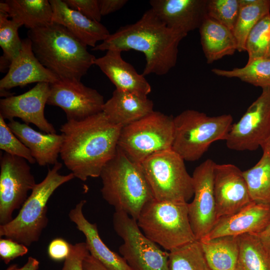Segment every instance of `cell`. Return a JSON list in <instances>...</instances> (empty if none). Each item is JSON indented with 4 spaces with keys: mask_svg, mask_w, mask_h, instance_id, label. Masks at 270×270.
<instances>
[{
    "mask_svg": "<svg viewBox=\"0 0 270 270\" xmlns=\"http://www.w3.org/2000/svg\"><path fill=\"white\" fill-rule=\"evenodd\" d=\"M122 127L103 112L80 120H67L60 128L64 140L60 156L75 178L86 181L100 176L114 156Z\"/></svg>",
    "mask_w": 270,
    "mask_h": 270,
    "instance_id": "obj_1",
    "label": "cell"
},
{
    "mask_svg": "<svg viewBox=\"0 0 270 270\" xmlns=\"http://www.w3.org/2000/svg\"><path fill=\"white\" fill-rule=\"evenodd\" d=\"M187 35L168 27L150 8L136 22L120 27L92 50H134L145 56L142 74H166L175 66L180 41Z\"/></svg>",
    "mask_w": 270,
    "mask_h": 270,
    "instance_id": "obj_2",
    "label": "cell"
},
{
    "mask_svg": "<svg viewBox=\"0 0 270 270\" xmlns=\"http://www.w3.org/2000/svg\"><path fill=\"white\" fill-rule=\"evenodd\" d=\"M27 36L37 59L59 80H80L94 64L87 46L60 24L29 30Z\"/></svg>",
    "mask_w": 270,
    "mask_h": 270,
    "instance_id": "obj_3",
    "label": "cell"
},
{
    "mask_svg": "<svg viewBox=\"0 0 270 270\" xmlns=\"http://www.w3.org/2000/svg\"><path fill=\"white\" fill-rule=\"evenodd\" d=\"M100 176L103 198L115 211L124 212L136 220L143 207L154 198L140 164L118 147Z\"/></svg>",
    "mask_w": 270,
    "mask_h": 270,
    "instance_id": "obj_4",
    "label": "cell"
},
{
    "mask_svg": "<svg viewBox=\"0 0 270 270\" xmlns=\"http://www.w3.org/2000/svg\"><path fill=\"white\" fill-rule=\"evenodd\" d=\"M59 162L48 169L46 176L36 184L20 208L18 214L8 223L0 225V236H4L26 246L38 242L48 224L47 204L54 191L75 177L72 172L60 174Z\"/></svg>",
    "mask_w": 270,
    "mask_h": 270,
    "instance_id": "obj_5",
    "label": "cell"
},
{
    "mask_svg": "<svg viewBox=\"0 0 270 270\" xmlns=\"http://www.w3.org/2000/svg\"><path fill=\"white\" fill-rule=\"evenodd\" d=\"M232 120L230 114L210 116L196 110H185L174 117L172 150L184 160H197L212 144L226 140Z\"/></svg>",
    "mask_w": 270,
    "mask_h": 270,
    "instance_id": "obj_6",
    "label": "cell"
},
{
    "mask_svg": "<svg viewBox=\"0 0 270 270\" xmlns=\"http://www.w3.org/2000/svg\"><path fill=\"white\" fill-rule=\"evenodd\" d=\"M136 221L148 238L169 252L196 240L188 202L154 198L143 207Z\"/></svg>",
    "mask_w": 270,
    "mask_h": 270,
    "instance_id": "obj_7",
    "label": "cell"
},
{
    "mask_svg": "<svg viewBox=\"0 0 270 270\" xmlns=\"http://www.w3.org/2000/svg\"><path fill=\"white\" fill-rule=\"evenodd\" d=\"M172 149L155 153L140 164L154 199L188 202L194 196L192 176Z\"/></svg>",
    "mask_w": 270,
    "mask_h": 270,
    "instance_id": "obj_8",
    "label": "cell"
},
{
    "mask_svg": "<svg viewBox=\"0 0 270 270\" xmlns=\"http://www.w3.org/2000/svg\"><path fill=\"white\" fill-rule=\"evenodd\" d=\"M174 117L153 111L122 128L118 147L132 162L140 164L149 156L172 149Z\"/></svg>",
    "mask_w": 270,
    "mask_h": 270,
    "instance_id": "obj_9",
    "label": "cell"
},
{
    "mask_svg": "<svg viewBox=\"0 0 270 270\" xmlns=\"http://www.w3.org/2000/svg\"><path fill=\"white\" fill-rule=\"evenodd\" d=\"M112 222L116 232L124 241L119 252L133 270H170L169 252L148 238L136 220L124 212L115 211Z\"/></svg>",
    "mask_w": 270,
    "mask_h": 270,
    "instance_id": "obj_10",
    "label": "cell"
},
{
    "mask_svg": "<svg viewBox=\"0 0 270 270\" xmlns=\"http://www.w3.org/2000/svg\"><path fill=\"white\" fill-rule=\"evenodd\" d=\"M29 163L6 152L0 160V225L12 219L15 210L22 208L36 184Z\"/></svg>",
    "mask_w": 270,
    "mask_h": 270,
    "instance_id": "obj_11",
    "label": "cell"
},
{
    "mask_svg": "<svg viewBox=\"0 0 270 270\" xmlns=\"http://www.w3.org/2000/svg\"><path fill=\"white\" fill-rule=\"evenodd\" d=\"M262 90L240 120L232 124L225 140L228 148L253 151L266 138L270 130V88Z\"/></svg>",
    "mask_w": 270,
    "mask_h": 270,
    "instance_id": "obj_12",
    "label": "cell"
},
{
    "mask_svg": "<svg viewBox=\"0 0 270 270\" xmlns=\"http://www.w3.org/2000/svg\"><path fill=\"white\" fill-rule=\"evenodd\" d=\"M215 164L212 160L207 159L196 168L192 176L194 198L188 203V217L198 240L209 233L217 220L214 191Z\"/></svg>",
    "mask_w": 270,
    "mask_h": 270,
    "instance_id": "obj_13",
    "label": "cell"
},
{
    "mask_svg": "<svg viewBox=\"0 0 270 270\" xmlns=\"http://www.w3.org/2000/svg\"><path fill=\"white\" fill-rule=\"evenodd\" d=\"M104 96L80 80H58L50 84L47 104L61 108L67 120H80L102 112Z\"/></svg>",
    "mask_w": 270,
    "mask_h": 270,
    "instance_id": "obj_14",
    "label": "cell"
},
{
    "mask_svg": "<svg viewBox=\"0 0 270 270\" xmlns=\"http://www.w3.org/2000/svg\"><path fill=\"white\" fill-rule=\"evenodd\" d=\"M214 191L217 220L234 214L253 202L243 171L233 164L216 163Z\"/></svg>",
    "mask_w": 270,
    "mask_h": 270,
    "instance_id": "obj_15",
    "label": "cell"
},
{
    "mask_svg": "<svg viewBox=\"0 0 270 270\" xmlns=\"http://www.w3.org/2000/svg\"><path fill=\"white\" fill-rule=\"evenodd\" d=\"M50 94V84L39 82L26 92L0 100V116L9 121L15 118L32 124L48 134H56L54 126L44 116V108Z\"/></svg>",
    "mask_w": 270,
    "mask_h": 270,
    "instance_id": "obj_16",
    "label": "cell"
},
{
    "mask_svg": "<svg viewBox=\"0 0 270 270\" xmlns=\"http://www.w3.org/2000/svg\"><path fill=\"white\" fill-rule=\"evenodd\" d=\"M149 3L168 27L186 35L199 29L208 16L207 0H150Z\"/></svg>",
    "mask_w": 270,
    "mask_h": 270,
    "instance_id": "obj_17",
    "label": "cell"
},
{
    "mask_svg": "<svg viewBox=\"0 0 270 270\" xmlns=\"http://www.w3.org/2000/svg\"><path fill=\"white\" fill-rule=\"evenodd\" d=\"M270 224V205L252 202L237 212L218 220L209 233L200 240L223 236L258 234Z\"/></svg>",
    "mask_w": 270,
    "mask_h": 270,
    "instance_id": "obj_18",
    "label": "cell"
},
{
    "mask_svg": "<svg viewBox=\"0 0 270 270\" xmlns=\"http://www.w3.org/2000/svg\"><path fill=\"white\" fill-rule=\"evenodd\" d=\"M59 78L46 68L37 59L32 48L30 40H22V48L11 62L6 74L0 80V91H8L30 84H52Z\"/></svg>",
    "mask_w": 270,
    "mask_h": 270,
    "instance_id": "obj_19",
    "label": "cell"
},
{
    "mask_svg": "<svg viewBox=\"0 0 270 270\" xmlns=\"http://www.w3.org/2000/svg\"><path fill=\"white\" fill-rule=\"evenodd\" d=\"M122 52L108 50L100 58H96L94 64L107 76L116 90L148 96L152 87L142 74L122 56Z\"/></svg>",
    "mask_w": 270,
    "mask_h": 270,
    "instance_id": "obj_20",
    "label": "cell"
},
{
    "mask_svg": "<svg viewBox=\"0 0 270 270\" xmlns=\"http://www.w3.org/2000/svg\"><path fill=\"white\" fill-rule=\"evenodd\" d=\"M52 8V22L64 26L86 46L92 48L110 34L100 22L92 20L69 8L64 0H49Z\"/></svg>",
    "mask_w": 270,
    "mask_h": 270,
    "instance_id": "obj_21",
    "label": "cell"
},
{
    "mask_svg": "<svg viewBox=\"0 0 270 270\" xmlns=\"http://www.w3.org/2000/svg\"><path fill=\"white\" fill-rule=\"evenodd\" d=\"M86 202V200H81L70 210L68 217L84 235L90 254L108 270H133L122 256L111 250L103 242L96 224L89 222L84 217L82 209Z\"/></svg>",
    "mask_w": 270,
    "mask_h": 270,
    "instance_id": "obj_22",
    "label": "cell"
},
{
    "mask_svg": "<svg viewBox=\"0 0 270 270\" xmlns=\"http://www.w3.org/2000/svg\"><path fill=\"white\" fill-rule=\"evenodd\" d=\"M8 125L14 134L30 150L33 158L40 166L58 162L64 140L62 134H43L25 123L14 120Z\"/></svg>",
    "mask_w": 270,
    "mask_h": 270,
    "instance_id": "obj_23",
    "label": "cell"
},
{
    "mask_svg": "<svg viewBox=\"0 0 270 270\" xmlns=\"http://www.w3.org/2000/svg\"><path fill=\"white\" fill-rule=\"evenodd\" d=\"M154 103L148 96L115 90L102 112L113 124L123 128L152 113Z\"/></svg>",
    "mask_w": 270,
    "mask_h": 270,
    "instance_id": "obj_24",
    "label": "cell"
},
{
    "mask_svg": "<svg viewBox=\"0 0 270 270\" xmlns=\"http://www.w3.org/2000/svg\"><path fill=\"white\" fill-rule=\"evenodd\" d=\"M202 49L208 64H211L238 50L233 32L206 17L199 28Z\"/></svg>",
    "mask_w": 270,
    "mask_h": 270,
    "instance_id": "obj_25",
    "label": "cell"
},
{
    "mask_svg": "<svg viewBox=\"0 0 270 270\" xmlns=\"http://www.w3.org/2000/svg\"><path fill=\"white\" fill-rule=\"evenodd\" d=\"M9 18L29 30L52 22V8L47 0H6L3 1Z\"/></svg>",
    "mask_w": 270,
    "mask_h": 270,
    "instance_id": "obj_26",
    "label": "cell"
},
{
    "mask_svg": "<svg viewBox=\"0 0 270 270\" xmlns=\"http://www.w3.org/2000/svg\"><path fill=\"white\" fill-rule=\"evenodd\" d=\"M200 242L212 270H236L240 252L239 236H223Z\"/></svg>",
    "mask_w": 270,
    "mask_h": 270,
    "instance_id": "obj_27",
    "label": "cell"
},
{
    "mask_svg": "<svg viewBox=\"0 0 270 270\" xmlns=\"http://www.w3.org/2000/svg\"><path fill=\"white\" fill-rule=\"evenodd\" d=\"M240 252L236 270H270V253L255 234L239 236Z\"/></svg>",
    "mask_w": 270,
    "mask_h": 270,
    "instance_id": "obj_28",
    "label": "cell"
},
{
    "mask_svg": "<svg viewBox=\"0 0 270 270\" xmlns=\"http://www.w3.org/2000/svg\"><path fill=\"white\" fill-rule=\"evenodd\" d=\"M6 10L2 1L0 2V46L3 54L0 58V72H4L20 53L22 48L18 30L22 26L12 19Z\"/></svg>",
    "mask_w": 270,
    "mask_h": 270,
    "instance_id": "obj_29",
    "label": "cell"
},
{
    "mask_svg": "<svg viewBox=\"0 0 270 270\" xmlns=\"http://www.w3.org/2000/svg\"><path fill=\"white\" fill-rule=\"evenodd\" d=\"M243 174L252 202L270 205V156L262 154L259 161Z\"/></svg>",
    "mask_w": 270,
    "mask_h": 270,
    "instance_id": "obj_30",
    "label": "cell"
},
{
    "mask_svg": "<svg viewBox=\"0 0 270 270\" xmlns=\"http://www.w3.org/2000/svg\"><path fill=\"white\" fill-rule=\"evenodd\" d=\"M212 72L219 76L238 78L262 89L270 88V58L256 59L247 62L242 68L230 70L215 68Z\"/></svg>",
    "mask_w": 270,
    "mask_h": 270,
    "instance_id": "obj_31",
    "label": "cell"
},
{
    "mask_svg": "<svg viewBox=\"0 0 270 270\" xmlns=\"http://www.w3.org/2000/svg\"><path fill=\"white\" fill-rule=\"evenodd\" d=\"M269 13L270 0H255L252 4L240 6L232 30L237 42L238 51H246V43L249 33L260 20Z\"/></svg>",
    "mask_w": 270,
    "mask_h": 270,
    "instance_id": "obj_32",
    "label": "cell"
},
{
    "mask_svg": "<svg viewBox=\"0 0 270 270\" xmlns=\"http://www.w3.org/2000/svg\"><path fill=\"white\" fill-rule=\"evenodd\" d=\"M168 260L170 270H212L198 240L170 251Z\"/></svg>",
    "mask_w": 270,
    "mask_h": 270,
    "instance_id": "obj_33",
    "label": "cell"
},
{
    "mask_svg": "<svg viewBox=\"0 0 270 270\" xmlns=\"http://www.w3.org/2000/svg\"><path fill=\"white\" fill-rule=\"evenodd\" d=\"M270 43V13L264 16L249 33L246 43V51L250 62L266 58Z\"/></svg>",
    "mask_w": 270,
    "mask_h": 270,
    "instance_id": "obj_34",
    "label": "cell"
},
{
    "mask_svg": "<svg viewBox=\"0 0 270 270\" xmlns=\"http://www.w3.org/2000/svg\"><path fill=\"white\" fill-rule=\"evenodd\" d=\"M240 10L238 0H207L208 17L233 30Z\"/></svg>",
    "mask_w": 270,
    "mask_h": 270,
    "instance_id": "obj_35",
    "label": "cell"
},
{
    "mask_svg": "<svg viewBox=\"0 0 270 270\" xmlns=\"http://www.w3.org/2000/svg\"><path fill=\"white\" fill-rule=\"evenodd\" d=\"M0 149L7 154L22 158L30 164L36 162L30 150L14 134L0 116Z\"/></svg>",
    "mask_w": 270,
    "mask_h": 270,
    "instance_id": "obj_36",
    "label": "cell"
},
{
    "mask_svg": "<svg viewBox=\"0 0 270 270\" xmlns=\"http://www.w3.org/2000/svg\"><path fill=\"white\" fill-rule=\"evenodd\" d=\"M70 8L88 18L100 22L102 19L98 0H63Z\"/></svg>",
    "mask_w": 270,
    "mask_h": 270,
    "instance_id": "obj_37",
    "label": "cell"
},
{
    "mask_svg": "<svg viewBox=\"0 0 270 270\" xmlns=\"http://www.w3.org/2000/svg\"><path fill=\"white\" fill-rule=\"evenodd\" d=\"M89 254L86 242L71 244L70 253L64 260L62 270H84V259Z\"/></svg>",
    "mask_w": 270,
    "mask_h": 270,
    "instance_id": "obj_38",
    "label": "cell"
},
{
    "mask_svg": "<svg viewBox=\"0 0 270 270\" xmlns=\"http://www.w3.org/2000/svg\"><path fill=\"white\" fill-rule=\"evenodd\" d=\"M28 252L27 246L22 244L10 238L0 239V257L6 264Z\"/></svg>",
    "mask_w": 270,
    "mask_h": 270,
    "instance_id": "obj_39",
    "label": "cell"
},
{
    "mask_svg": "<svg viewBox=\"0 0 270 270\" xmlns=\"http://www.w3.org/2000/svg\"><path fill=\"white\" fill-rule=\"evenodd\" d=\"M70 245L71 244H69L63 238L54 239L48 246L49 256L56 261L65 260L70 253Z\"/></svg>",
    "mask_w": 270,
    "mask_h": 270,
    "instance_id": "obj_40",
    "label": "cell"
},
{
    "mask_svg": "<svg viewBox=\"0 0 270 270\" xmlns=\"http://www.w3.org/2000/svg\"><path fill=\"white\" fill-rule=\"evenodd\" d=\"M102 16H104L121 9L128 2L127 0H98Z\"/></svg>",
    "mask_w": 270,
    "mask_h": 270,
    "instance_id": "obj_41",
    "label": "cell"
},
{
    "mask_svg": "<svg viewBox=\"0 0 270 270\" xmlns=\"http://www.w3.org/2000/svg\"><path fill=\"white\" fill-rule=\"evenodd\" d=\"M82 266L84 270H108L90 254L84 259Z\"/></svg>",
    "mask_w": 270,
    "mask_h": 270,
    "instance_id": "obj_42",
    "label": "cell"
},
{
    "mask_svg": "<svg viewBox=\"0 0 270 270\" xmlns=\"http://www.w3.org/2000/svg\"><path fill=\"white\" fill-rule=\"evenodd\" d=\"M40 262L36 258L30 256L27 262L21 268H18L16 265H13L9 267L6 270H38L39 268Z\"/></svg>",
    "mask_w": 270,
    "mask_h": 270,
    "instance_id": "obj_43",
    "label": "cell"
},
{
    "mask_svg": "<svg viewBox=\"0 0 270 270\" xmlns=\"http://www.w3.org/2000/svg\"><path fill=\"white\" fill-rule=\"evenodd\" d=\"M255 235L259 238L262 244L270 253V224L264 231Z\"/></svg>",
    "mask_w": 270,
    "mask_h": 270,
    "instance_id": "obj_44",
    "label": "cell"
},
{
    "mask_svg": "<svg viewBox=\"0 0 270 270\" xmlns=\"http://www.w3.org/2000/svg\"><path fill=\"white\" fill-rule=\"evenodd\" d=\"M260 147L262 148L263 154L270 156V130Z\"/></svg>",
    "mask_w": 270,
    "mask_h": 270,
    "instance_id": "obj_45",
    "label": "cell"
},
{
    "mask_svg": "<svg viewBox=\"0 0 270 270\" xmlns=\"http://www.w3.org/2000/svg\"><path fill=\"white\" fill-rule=\"evenodd\" d=\"M266 58H270V43L269 48H268V54H267Z\"/></svg>",
    "mask_w": 270,
    "mask_h": 270,
    "instance_id": "obj_46",
    "label": "cell"
}]
</instances>
